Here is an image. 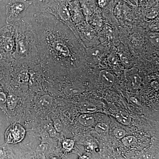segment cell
<instances>
[{
  "label": "cell",
  "instance_id": "obj_1",
  "mask_svg": "<svg viewBox=\"0 0 159 159\" xmlns=\"http://www.w3.org/2000/svg\"><path fill=\"white\" fill-rule=\"evenodd\" d=\"M25 19L34 33L39 64L49 74L73 67L86 54L84 46L72 30L52 15L34 11Z\"/></svg>",
  "mask_w": 159,
  "mask_h": 159
},
{
  "label": "cell",
  "instance_id": "obj_2",
  "mask_svg": "<svg viewBox=\"0 0 159 159\" xmlns=\"http://www.w3.org/2000/svg\"><path fill=\"white\" fill-rule=\"evenodd\" d=\"M15 48L11 62L13 65L38 62V53L33 31L25 18L13 25Z\"/></svg>",
  "mask_w": 159,
  "mask_h": 159
},
{
  "label": "cell",
  "instance_id": "obj_3",
  "mask_svg": "<svg viewBox=\"0 0 159 159\" xmlns=\"http://www.w3.org/2000/svg\"><path fill=\"white\" fill-rule=\"evenodd\" d=\"M15 48L14 27L7 24L0 29V58L11 62Z\"/></svg>",
  "mask_w": 159,
  "mask_h": 159
},
{
  "label": "cell",
  "instance_id": "obj_4",
  "mask_svg": "<svg viewBox=\"0 0 159 159\" xmlns=\"http://www.w3.org/2000/svg\"><path fill=\"white\" fill-rule=\"evenodd\" d=\"M32 3L27 0H10L6 6V23L13 25L26 16Z\"/></svg>",
  "mask_w": 159,
  "mask_h": 159
},
{
  "label": "cell",
  "instance_id": "obj_5",
  "mask_svg": "<svg viewBox=\"0 0 159 159\" xmlns=\"http://www.w3.org/2000/svg\"><path fill=\"white\" fill-rule=\"evenodd\" d=\"M76 35L84 47L94 43L96 36L95 31L88 23L83 22L75 25Z\"/></svg>",
  "mask_w": 159,
  "mask_h": 159
},
{
  "label": "cell",
  "instance_id": "obj_6",
  "mask_svg": "<svg viewBox=\"0 0 159 159\" xmlns=\"http://www.w3.org/2000/svg\"><path fill=\"white\" fill-rule=\"evenodd\" d=\"M25 134V130L19 124H12L6 131L5 139L6 144H14L21 141Z\"/></svg>",
  "mask_w": 159,
  "mask_h": 159
},
{
  "label": "cell",
  "instance_id": "obj_7",
  "mask_svg": "<svg viewBox=\"0 0 159 159\" xmlns=\"http://www.w3.org/2000/svg\"><path fill=\"white\" fill-rule=\"evenodd\" d=\"M71 19L74 25H78L84 21V16L80 0H69L67 3Z\"/></svg>",
  "mask_w": 159,
  "mask_h": 159
},
{
  "label": "cell",
  "instance_id": "obj_8",
  "mask_svg": "<svg viewBox=\"0 0 159 159\" xmlns=\"http://www.w3.org/2000/svg\"><path fill=\"white\" fill-rule=\"evenodd\" d=\"M10 61L0 58V87L6 84L10 77Z\"/></svg>",
  "mask_w": 159,
  "mask_h": 159
},
{
  "label": "cell",
  "instance_id": "obj_9",
  "mask_svg": "<svg viewBox=\"0 0 159 159\" xmlns=\"http://www.w3.org/2000/svg\"><path fill=\"white\" fill-rule=\"evenodd\" d=\"M99 78L100 82L105 85L111 86L115 82V77L113 74L106 70H102L99 72Z\"/></svg>",
  "mask_w": 159,
  "mask_h": 159
},
{
  "label": "cell",
  "instance_id": "obj_10",
  "mask_svg": "<svg viewBox=\"0 0 159 159\" xmlns=\"http://www.w3.org/2000/svg\"><path fill=\"white\" fill-rule=\"evenodd\" d=\"M84 91V89L81 86L72 85L66 88L64 93L69 97H74L81 93Z\"/></svg>",
  "mask_w": 159,
  "mask_h": 159
},
{
  "label": "cell",
  "instance_id": "obj_11",
  "mask_svg": "<svg viewBox=\"0 0 159 159\" xmlns=\"http://www.w3.org/2000/svg\"><path fill=\"white\" fill-rule=\"evenodd\" d=\"M117 121L123 125H128L131 122V117L126 111H121L116 116Z\"/></svg>",
  "mask_w": 159,
  "mask_h": 159
},
{
  "label": "cell",
  "instance_id": "obj_12",
  "mask_svg": "<svg viewBox=\"0 0 159 159\" xmlns=\"http://www.w3.org/2000/svg\"><path fill=\"white\" fill-rule=\"evenodd\" d=\"M94 121L93 117L90 114H84L81 115L79 118V122L81 125L89 126L93 124Z\"/></svg>",
  "mask_w": 159,
  "mask_h": 159
},
{
  "label": "cell",
  "instance_id": "obj_13",
  "mask_svg": "<svg viewBox=\"0 0 159 159\" xmlns=\"http://www.w3.org/2000/svg\"><path fill=\"white\" fill-rule=\"evenodd\" d=\"M80 110L84 114H91L97 111L96 106L92 103L84 102L80 106Z\"/></svg>",
  "mask_w": 159,
  "mask_h": 159
},
{
  "label": "cell",
  "instance_id": "obj_14",
  "mask_svg": "<svg viewBox=\"0 0 159 159\" xmlns=\"http://www.w3.org/2000/svg\"><path fill=\"white\" fill-rule=\"evenodd\" d=\"M137 142L136 139L134 137L129 136L124 137L122 139V142L123 145L125 147H129L134 145Z\"/></svg>",
  "mask_w": 159,
  "mask_h": 159
},
{
  "label": "cell",
  "instance_id": "obj_15",
  "mask_svg": "<svg viewBox=\"0 0 159 159\" xmlns=\"http://www.w3.org/2000/svg\"><path fill=\"white\" fill-rule=\"evenodd\" d=\"M6 102L8 108L10 110H12L15 108L16 105L17 100L14 96L9 95L6 99Z\"/></svg>",
  "mask_w": 159,
  "mask_h": 159
},
{
  "label": "cell",
  "instance_id": "obj_16",
  "mask_svg": "<svg viewBox=\"0 0 159 159\" xmlns=\"http://www.w3.org/2000/svg\"><path fill=\"white\" fill-rule=\"evenodd\" d=\"M6 94L2 90L0 87V107L5 111H6Z\"/></svg>",
  "mask_w": 159,
  "mask_h": 159
},
{
  "label": "cell",
  "instance_id": "obj_17",
  "mask_svg": "<svg viewBox=\"0 0 159 159\" xmlns=\"http://www.w3.org/2000/svg\"><path fill=\"white\" fill-rule=\"evenodd\" d=\"M133 87L134 89H138L140 86L142 82V79L138 74H135L131 79Z\"/></svg>",
  "mask_w": 159,
  "mask_h": 159
},
{
  "label": "cell",
  "instance_id": "obj_18",
  "mask_svg": "<svg viewBox=\"0 0 159 159\" xmlns=\"http://www.w3.org/2000/svg\"><path fill=\"white\" fill-rule=\"evenodd\" d=\"M108 125L104 123H99L96 126L95 129L97 132L100 134L104 133L108 130Z\"/></svg>",
  "mask_w": 159,
  "mask_h": 159
},
{
  "label": "cell",
  "instance_id": "obj_19",
  "mask_svg": "<svg viewBox=\"0 0 159 159\" xmlns=\"http://www.w3.org/2000/svg\"><path fill=\"white\" fill-rule=\"evenodd\" d=\"M52 99L51 97L48 96L43 97L39 99V105L42 106H48L51 105L52 103Z\"/></svg>",
  "mask_w": 159,
  "mask_h": 159
},
{
  "label": "cell",
  "instance_id": "obj_20",
  "mask_svg": "<svg viewBox=\"0 0 159 159\" xmlns=\"http://www.w3.org/2000/svg\"><path fill=\"white\" fill-rule=\"evenodd\" d=\"M74 141L71 139H66L62 144L64 148L67 151H70L74 147Z\"/></svg>",
  "mask_w": 159,
  "mask_h": 159
},
{
  "label": "cell",
  "instance_id": "obj_21",
  "mask_svg": "<svg viewBox=\"0 0 159 159\" xmlns=\"http://www.w3.org/2000/svg\"><path fill=\"white\" fill-rule=\"evenodd\" d=\"M126 134V132L122 128L116 129L114 131V135L117 139H122Z\"/></svg>",
  "mask_w": 159,
  "mask_h": 159
},
{
  "label": "cell",
  "instance_id": "obj_22",
  "mask_svg": "<svg viewBox=\"0 0 159 159\" xmlns=\"http://www.w3.org/2000/svg\"><path fill=\"white\" fill-rule=\"evenodd\" d=\"M9 154L5 146H0V159L9 158Z\"/></svg>",
  "mask_w": 159,
  "mask_h": 159
},
{
  "label": "cell",
  "instance_id": "obj_23",
  "mask_svg": "<svg viewBox=\"0 0 159 159\" xmlns=\"http://www.w3.org/2000/svg\"><path fill=\"white\" fill-rule=\"evenodd\" d=\"M54 128H55V130L58 132H60L62 130V124L59 119H56L54 121Z\"/></svg>",
  "mask_w": 159,
  "mask_h": 159
},
{
  "label": "cell",
  "instance_id": "obj_24",
  "mask_svg": "<svg viewBox=\"0 0 159 159\" xmlns=\"http://www.w3.org/2000/svg\"><path fill=\"white\" fill-rule=\"evenodd\" d=\"M108 3V0H98V4L100 8L105 7Z\"/></svg>",
  "mask_w": 159,
  "mask_h": 159
},
{
  "label": "cell",
  "instance_id": "obj_25",
  "mask_svg": "<svg viewBox=\"0 0 159 159\" xmlns=\"http://www.w3.org/2000/svg\"><path fill=\"white\" fill-rule=\"evenodd\" d=\"M27 1L32 3V5H33L34 6H36L41 4L44 0H27Z\"/></svg>",
  "mask_w": 159,
  "mask_h": 159
},
{
  "label": "cell",
  "instance_id": "obj_26",
  "mask_svg": "<svg viewBox=\"0 0 159 159\" xmlns=\"http://www.w3.org/2000/svg\"><path fill=\"white\" fill-rule=\"evenodd\" d=\"M151 85L152 86V87L153 88L155 89L156 90H159V83L158 81H154L152 82V83Z\"/></svg>",
  "mask_w": 159,
  "mask_h": 159
},
{
  "label": "cell",
  "instance_id": "obj_27",
  "mask_svg": "<svg viewBox=\"0 0 159 159\" xmlns=\"http://www.w3.org/2000/svg\"><path fill=\"white\" fill-rule=\"evenodd\" d=\"M131 100L134 103H137V102H138V100H137L136 98H134V97H132L131 98Z\"/></svg>",
  "mask_w": 159,
  "mask_h": 159
},
{
  "label": "cell",
  "instance_id": "obj_28",
  "mask_svg": "<svg viewBox=\"0 0 159 159\" xmlns=\"http://www.w3.org/2000/svg\"><path fill=\"white\" fill-rule=\"evenodd\" d=\"M56 1H60V2H67L69 0H56Z\"/></svg>",
  "mask_w": 159,
  "mask_h": 159
},
{
  "label": "cell",
  "instance_id": "obj_29",
  "mask_svg": "<svg viewBox=\"0 0 159 159\" xmlns=\"http://www.w3.org/2000/svg\"><path fill=\"white\" fill-rule=\"evenodd\" d=\"M131 2H134L135 3H136L137 2V0H129Z\"/></svg>",
  "mask_w": 159,
  "mask_h": 159
}]
</instances>
